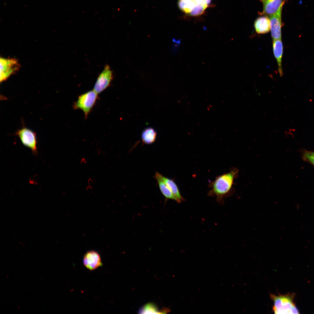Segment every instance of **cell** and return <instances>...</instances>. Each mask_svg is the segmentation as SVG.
<instances>
[{
	"instance_id": "277c9868",
	"label": "cell",
	"mask_w": 314,
	"mask_h": 314,
	"mask_svg": "<svg viewBox=\"0 0 314 314\" xmlns=\"http://www.w3.org/2000/svg\"><path fill=\"white\" fill-rule=\"evenodd\" d=\"M15 135L18 137L22 144L30 149L33 154H37V139L35 133L31 130L23 127L17 130Z\"/></svg>"
},
{
	"instance_id": "9c48e42d",
	"label": "cell",
	"mask_w": 314,
	"mask_h": 314,
	"mask_svg": "<svg viewBox=\"0 0 314 314\" xmlns=\"http://www.w3.org/2000/svg\"><path fill=\"white\" fill-rule=\"evenodd\" d=\"M83 261L84 265L90 270H94L102 265L99 254L93 250L86 253L84 255Z\"/></svg>"
},
{
	"instance_id": "7c38bea8",
	"label": "cell",
	"mask_w": 314,
	"mask_h": 314,
	"mask_svg": "<svg viewBox=\"0 0 314 314\" xmlns=\"http://www.w3.org/2000/svg\"><path fill=\"white\" fill-rule=\"evenodd\" d=\"M158 172L155 173V178L158 183L160 191L165 197L168 199L174 200L177 202L180 203L178 199L175 196L172 192L160 177Z\"/></svg>"
},
{
	"instance_id": "4fadbf2b",
	"label": "cell",
	"mask_w": 314,
	"mask_h": 314,
	"mask_svg": "<svg viewBox=\"0 0 314 314\" xmlns=\"http://www.w3.org/2000/svg\"><path fill=\"white\" fill-rule=\"evenodd\" d=\"M159 175L161 179L178 199L180 203L183 201V198L181 196L178 187L175 182L173 180L164 176L160 173Z\"/></svg>"
},
{
	"instance_id": "30bf717a",
	"label": "cell",
	"mask_w": 314,
	"mask_h": 314,
	"mask_svg": "<svg viewBox=\"0 0 314 314\" xmlns=\"http://www.w3.org/2000/svg\"><path fill=\"white\" fill-rule=\"evenodd\" d=\"M273 49L274 57L276 60L278 71L280 76L283 74L282 66V59L283 52V45L281 39L273 40Z\"/></svg>"
},
{
	"instance_id": "52a82bcc",
	"label": "cell",
	"mask_w": 314,
	"mask_h": 314,
	"mask_svg": "<svg viewBox=\"0 0 314 314\" xmlns=\"http://www.w3.org/2000/svg\"><path fill=\"white\" fill-rule=\"evenodd\" d=\"M283 6L279 8L277 11L269 17L270 22V31L273 40L281 39L282 22V11Z\"/></svg>"
},
{
	"instance_id": "7a4b0ae2",
	"label": "cell",
	"mask_w": 314,
	"mask_h": 314,
	"mask_svg": "<svg viewBox=\"0 0 314 314\" xmlns=\"http://www.w3.org/2000/svg\"><path fill=\"white\" fill-rule=\"evenodd\" d=\"M274 302L273 310L275 314H298L291 296L289 295H276L270 294Z\"/></svg>"
},
{
	"instance_id": "5bb4252c",
	"label": "cell",
	"mask_w": 314,
	"mask_h": 314,
	"mask_svg": "<svg viewBox=\"0 0 314 314\" xmlns=\"http://www.w3.org/2000/svg\"><path fill=\"white\" fill-rule=\"evenodd\" d=\"M156 135V132L154 129L147 128L144 129L142 133V142L145 144H151L155 141Z\"/></svg>"
},
{
	"instance_id": "ac0fdd59",
	"label": "cell",
	"mask_w": 314,
	"mask_h": 314,
	"mask_svg": "<svg viewBox=\"0 0 314 314\" xmlns=\"http://www.w3.org/2000/svg\"><path fill=\"white\" fill-rule=\"evenodd\" d=\"M140 312L142 313H158V311L156 306L149 304L142 307Z\"/></svg>"
},
{
	"instance_id": "8992f818",
	"label": "cell",
	"mask_w": 314,
	"mask_h": 314,
	"mask_svg": "<svg viewBox=\"0 0 314 314\" xmlns=\"http://www.w3.org/2000/svg\"><path fill=\"white\" fill-rule=\"evenodd\" d=\"M113 77L112 71L108 65H106L97 78L93 90L98 94H100L109 86Z\"/></svg>"
},
{
	"instance_id": "e0dca14e",
	"label": "cell",
	"mask_w": 314,
	"mask_h": 314,
	"mask_svg": "<svg viewBox=\"0 0 314 314\" xmlns=\"http://www.w3.org/2000/svg\"><path fill=\"white\" fill-rule=\"evenodd\" d=\"M301 156L304 160L310 163L314 166V151L303 150L301 151Z\"/></svg>"
},
{
	"instance_id": "8fae6325",
	"label": "cell",
	"mask_w": 314,
	"mask_h": 314,
	"mask_svg": "<svg viewBox=\"0 0 314 314\" xmlns=\"http://www.w3.org/2000/svg\"><path fill=\"white\" fill-rule=\"evenodd\" d=\"M254 27L256 33L263 34L270 31V22L269 17L262 15L257 18L254 22Z\"/></svg>"
},
{
	"instance_id": "6da1fadb",
	"label": "cell",
	"mask_w": 314,
	"mask_h": 314,
	"mask_svg": "<svg viewBox=\"0 0 314 314\" xmlns=\"http://www.w3.org/2000/svg\"><path fill=\"white\" fill-rule=\"evenodd\" d=\"M237 172V170H232L217 177L212 184L209 195L216 196L217 200L221 202L223 197L231 188Z\"/></svg>"
},
{
	"instance_id": "44dd1931",
	"label": "cell",
	"mask_w": 314,
	"mask_h": 314,
	"mask_svg": "<svg viewBox=\"0 0 314 314\" xmlns=\"http://www.w3.org/2000/svg\"><path fill=\"white\" fill-rule=\"evenodd\" d=\"M195 0V1H197V2L198 3H199V2H200V1H201V0Z\"/></svg>"
},
{
	"instance_id": "2e32d148",
	"label": "cell",
	"mask_w": 314,
	"mask_h": 314,
	"mask_svg": "<svg viewBox=\"0 0 314 314\" xmlns=\"http://www.w3.org/2000/svg\"><path fill=\"white\" fill-rule=\"evenodd\" d=\"M207 7L201 0L197 3L189 14L194 16L200 15L204 13Z\"/></svg>"
},
{
	"instance_id": "3957f363",
	"label": "cell",
	"mask_w": 314,
	"mask_h": 314,
	"mask_svg": "<svg viewBox=\"0 0 314 314\" xmlns=\"http://www.w3.org/2000/svg\"><path fill=\"white\" fill-rule=\"evenodd\" d=\"M98 94L93 90L81 94L73 104V108L81 110L86 117L95 104Z\"/></svg>"
},
{
	"instance_id": "d6986e66",
	"label": "cell",
	"mask_w": 314,
	"mask_h": 314,
	"mask_svg": "<svg viewBox=\"0 0 314 314\" xmlns=\"http://www.w3.org/2000/svg\"><path fill=\"white\" fill-rule=\"evenodd\" d=\"M203 2L208 7L211 3V0H202Z\"/></svg>"
},
{
	"instance_id": "5b68a950",
	"label": "cell",
	"mask_w": 314,
	"mask_h": 314,
	"mask_svg": "<svg viewBox=\"0 0 314 314\" xmlns=\"http://www.w3.org/2000/svg\"><path fill=\"white\" fill-rule=\"evenodd\" d=\"M1 82L6 80L11 75L16 72L20 67L18 61L14 58H0Z\"/></svg>"
},
{
	"instance_id": "9a60e30c",
	"label": "cell",
	"mask_w": 314,
	"mask_h": 314,
	"mask_svg": "<svg viewBox=\"0 0 314 314\" xmlns=\"http://www.w3.org/2000/svg\"><path fill=\"white\" fill-rule=\"evenodd\" d=\"M198 3L195 0H179L178 5L182 11L190 13Z\"/></svg>"
},
{
	"instance_id": "ffe728a7",
	"label": "cell",
	"mask_w": 314,
	"mask_h": 314,
	"mask_svg": "<svg viewBox=\"0 0 314 314\" xmlns=\"http://www.w3.org/2000/svg\"><path fill=\"white\" fill-rule=\"evenodd\" d=\"M81 164H84L86 163V162L85 159L84 158H83L81 159Z\"/></svg>"
},
{
	"instance_id": "ba28073f",
	"label": "cell",
	"mask_w": 314,
	"mask_h": 314,
	"mask_svg": "<svg viewBox=\"0 0 314 314\" xmlns=\"http://www.w3.org/2000/svg\"><path fill=\"white\" fill-rule=\"evenodd\" d=\"M259 0L263 6V10L259 14L269 17L276 13L281 6H283L286 0Z\"/></svg>"
}]
</instances>
